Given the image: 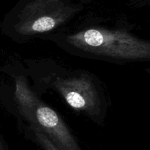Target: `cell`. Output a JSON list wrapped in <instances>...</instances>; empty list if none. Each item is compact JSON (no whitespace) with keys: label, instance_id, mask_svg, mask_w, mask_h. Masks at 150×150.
<instances>
[{"label":"cell","instance_id":"obj_1","mask_svg":"<svg viewBox=\"0 0 150 150\" xmlns=\"http://www.w3.org/2000/svg\"><path fill=\"white\" fill-rule=\"evenodd\" d=\"M26 71L37 94L53 90L68 106L103 125L109 103L103 84L97 76L84 70H68L51 59L27 60Z\"/></svg>","mask_w":150,"mask_h":150},{"label":"cell","instance_id":"obj_2","mask_svg":"<svg viewBox=\"0 0 150 150\" xmlns=\"http://www.w3.org/2000/svg\"><path fill=\"white\" fill-rule=\"evenodd\" d=\"M68 54L114 64L150 59V42L126 29L90 26L73 32L60 30L41 38Z\"/></svg>","mask_w":150,"mask_h":150},{"label":"cell","instance_id":"obj_3","mask_svg":"<svg viewBox=\"0 0 150 150\" xmlns=\"http://www.w3.org/2000/svg\"><path fill=\"white\" fill-rule=\"evenodd\" d=\"M84 8L73 0H19L6 16V34L18 43L62 29Z\"/></svg>","mask_w":150,"mask_h":150},{"label":"cell","instance_id":"obj_4","mask_svg":"<svg viewBox=\"0 0 150 150\" xmlns=\"http://www.w3.org/2000/svg\"><path fill=\"white\" fill-rule=\"evenodd\" d=\"M13 99L22 120L38 127L61 150H82L62 117L33 90L27 76L15 75Z\"/></svg>","mask_w":150,"mask_h":150},{"label":"cell","instance_id":"obj_5","mask_svg":"<svg viewBox=\"0 0 150 150\" xmlns=\"http://www.w3.org/2000/svg\"><path fill=\"white\" fill-rule=\"evenodd\" d=\"M23 130L26 136L33 140L42 150H61L50 140L45 133L35 126L27 124V125L23 127Z\"/></svg>","mask_w":150,"mask_h":150},{"label":"cell","instance_id":"obj_6","mask_svg":"<svg viewBox=\"0 0 150 150\" xmlns=\"http://www.w3.org/2000/svg\"><path fill=\"white\" fill-rule=\"evenodd\" d=\"M149 1L150 0H132V2L135 5L138 6V7H140V6H144L149 4Z\"/></svg>","mask_w":150,"mask_h":150},{"label":"cell","instance_id":"obj_7","mask_svg":"<svg viewBox=\"0 0 150 150\" xmlns=\"http://www.w3.org/2000/svg\"><path fill=\"white\" fill-rule=\"evenodd\" d=\"M93 1H95V0H77L78 2L81 3V4H82L83 5H84L85 4H89V3H91Z\"/></svg>","mask_w":150,"mask_h":150},{"label":"cell","instance_id":"obj_8","mask_svg":"<svg viewBox=\"0 0 150 150\" xmlns=\"http://www.w3.org/2000/svg\"><path fill=\"white\" fill-rule=\"evenodd\" d=\"M0 150H7L5 146H4V144H3L2 142L1 141V139H0Z\"/></svg>","mask_w":150,"mask_h":150}]
</instances>
